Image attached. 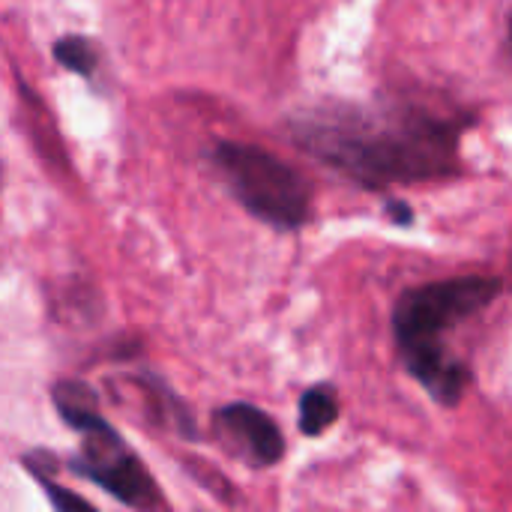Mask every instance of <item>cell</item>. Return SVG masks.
<instances>
[{
	"mask_svg": "<svg viewBox=\"0 0 512 512\" xmlns=\"http://www.w3.org/2000/svg\"><path fill=\"white\" fill-rule=\"evenodd\" d=\"M468 117L402 102L384 108H321L294 120V141L318 162L369 189L459 174Z\"/></svg>",
	"mask_w": 512,
	"mask_h": 512,
	"instance_id": "1",
	"label": "cell"
},
{
	"mask_svg": "<svg viewBox=\"0 0 512 512\" xmlns=\"http://www.w3.org/2000/svg\"><path fill=\"white\" fill-rule=\"evenodd\" d=\"M501 291L498 276H456L408 288L396 300L393 333L402 360L438 405H456L471 384V369L447 354L444 336L492 306Z\"/></svg>",
	"mask_w": 512,
	"mask_h": 512,
	"instance_id": "2",
	"label": "cell"
},
{
	"mask_svg": "<svg viewBox=\"0 0 512 512\" xmlns=\"http://www.w3.org/2000/svg\"><path fill=\"white\" fill-rule=\"evenodd\" d=\"M210 159L234 192V198L255 219L279 231H294L306 225L312 207L309 183L276 153L255 144L219 141Z\"/></svg>",
	"mask_w": 512,
	"mask_h": 512,
	"instance_id": "3",
	"label": "cell"
},
{
	"mask_svg": "<svg viewBox=\"0 0 512 512\" xmlns=\"http://www.w3.org/2000/svg\"><path fill=\"white\" fill-rule=\"evenodd\" d=\"M81 435H84V447L72 459L75 474L96 483L99 489H105L111 498H117L126 507L144 510V507L159 504L153 477L147 474L141 459L123 444V438L108 423H102L90 432H81Z\"/></svg>",
	"mask_w": 512,
	"mask_h": 512,
	"instance_id": "4",
	"label": "cell"
},
{
	"mask_svg": "<svg viewBox=\"0 0 512 512\" xmlns=\"http://www.w3.org/2000/svg\"><path fill=\"white\" fill-rule=\"evenodd\" d=\"M216 432L222 438V444L252 462L255 468H270L285 456V438L282 429L255 405L237 402V405H225L222 411H216Z\"/></svg>",
	"mask_w": 512,
	"mask_h": 512,
	"instance_id": "5",
	"label": "cell"
},
{
	"mask_svg": "<svg viewBox=\"0 0 512 512\" xmlns=\"http://www.w3.org/2000/svg\"><path fill=\"white\" fill-rule=\"evenodd\" d=\"M54 408L75 432H90L105 423L96 405V393L81 381H60L54 387Z\"/></svg>",
	"mask_w": 512,
	"mask_h": 512,
	"instance_id": "6",
	"label": "cell"
},
{
	"mask_svg": "<svg viewBox=\"0 0 512 512\" xmlns=\"http://www.w3.org/2000/svg\"><path fill=\"white\" fill-rule=\"evenodd\" d=\"M339 417V399H336V390L327 387V384H318V387H309L300 399V432L309 435V438H318L324 435Z\"/></svg>",
	"mask_w": 512,
	"mask_h": 512,
	"instance_id": "7",
	"label": "cell"
},
{
	"mask_svg": "<svg viewBox=\"0 0 512 512\" xmlns=\"http://www.w3.org/2000/svg\"><path fill=\"white\" fill-rule=\"evenodd\" d=\"M54 57L60 66L78 72V75H93L99 63V51L87 36H63L54 42Z\"/></svg>",
	"mask_w": 512,
	"mask_h": 512,
	"instance_id": "8",
	"label": "cell"
},
{
	"mask_svg": "<svg viewBox=\"0 0 512 512\" xmlns=\"http://www.w3.org/2000/svg\"><path fill=\"white\" fill-rule=\"evenodd\" d=\"M30 471H33V477L39 480V486L45 489V495L51 498V504H54L57 510H72V507H84V510H87V507H90L84 498H78V495H72V492H63V489H60L54 480H48L42 471H36V468H30Z\"/></svg>",
	"mask_w": 512,
	"mask_h": 512,
	"instance_id": "9",
	"label": "cell"
},
{
	"mask_svg": "<svg viewBox=\"0 0 512 512\" xmlns=\"http://www.w3.org/2000/svg\"><path fill=\"white\" fill-rule=\"evenodd\" d=\"M510 45H512V12H510Z\"/></svg>",
	"mask_w": 512,
	"mask_h": 512,
	"instance_id": "10",
	"label": "cell"
}]
</instances>
